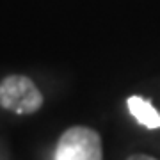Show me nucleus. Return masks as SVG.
Segmentation results:
<instances>
[{
    "label": "nucleus",
    "instance_id": "20e7f679",
    "mask_svg": "<svg viewBox=\"0 0 160 160\" xmlns=\"http://www.w3.org/2000/svg\"><path fill=\"white\" fill-rule=\"evenodd\" d=\"M126 160H157L155 157L151 155H144V153H135V155H130Z\"/></svg>",
    "mask_w": 160,
    "mask_h": 160
},
{
    "label": "nucleus",
    "instance_id": "7ed1b4c3",
    "mask_svg": "<svg viewBox=\"0 0 160 160\" xmlns=\"http://www.w3.org/2000/svg\"><path fill=\"white\" fill-rule=\"evenodd\" d=\"M126 105H128L130 114L137 119L139 125L146 126L149 130L160 128V112L148 100H144L141 96H130L126 100Z\"/></svg>",
    "mask_w": 160,
    "mask_h": 160
},
{
    "label": "nucleus",
    "instance_id": "f257e3e1",
    "mask_svg": "<svg viewBox=\"0 0 160 160\" xmlns=\"http://www.w3.org/2000/svg\"><path fill=\"white\" fill-rule=\"evenodd\" d=\"M45 98L34 84V80L25 75H7L0 80V107L12 114H34L43 107Z\"/></svg>",
    "mask_w": 160,
    "mask_h": 160
},
{
    "label": "nucleus",
    "instance_id": "f03ea898",
    "mask_svg": "<svg viewBox=\"0 0 160 160\" xmlns=\"http://www.w3.org/2000/svg\"><path fill=\"white\" fill-rule=\"evenodd\" d=\"M55 160H103L100 133L89 126H69L57 141Z\"/></svg>",
    "mask_w": 160,
    "mask_h": 160
}]
</instances>
